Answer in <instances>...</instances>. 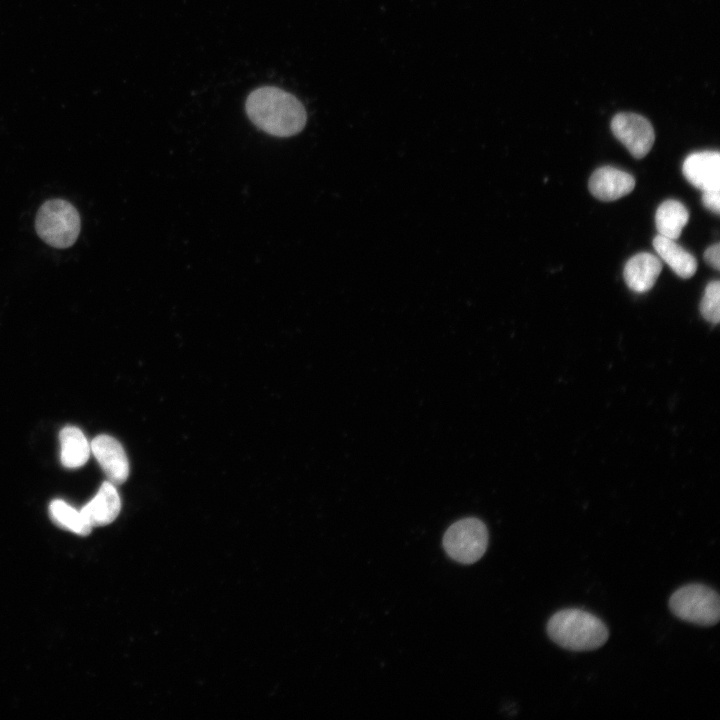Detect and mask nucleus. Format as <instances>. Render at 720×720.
Returning a JSON list of instances; mask_svg holds the SVG:
<instances>
[{"label":"nucleus","instance_id":"nucleus-12","mask_svg":"<svg viewBox=\"0 0 720 720\" xmlns=\"http://www.w3.org/2000/svg\"><path fill=\"white\" fill-rule=\"evenodd\" d=\"M60 460L64 467L76 469L89 459L91 448L84 433L75 426H65L59 433Z\"/></svg>","mask_w":720,"mask_h":720},{"label":"nucleus","instance_id":"nucleus-1","mask_svg":"<svg viewBox=\"0 0 720 720\" xmlns=\"http://www.w3.org/2000/svg\"><path fill=\"white\" fill-rule=\"evenodd\" d=\"M250 120L264 132L289 137L305 126L307 114L303 104L292 94L271 86L252 91L246 100Z\"/></svg>","mask_w":720,"mask_h":720},{"label":"nucleus","instance_id":"nucleus-11","mask_svg":"<svg viewBox=\"0 0 720 720\" xmlns=\"http://www.w3.org/2000/svg\"><path fill=\"white\" fill-rule=\"evenodd\" d=\"M661 270V261L655 255L641 252L626 262L623 277L631 290L644 293L654 286Z\"/></svg>","mask_w":720,"mask_h":720},{"label":"nucleus","instance_id":"nucleus-8","mask_svg":"<svg viewBox=\"0 0 720 720\" xmlns=\"http://www.w3.org/2000/svg\"><path fill=\"white\" fill-rule=\"evenodd\" d=\"M682 172L701 191H720V155L718 151H700L686 157Z\"/></svg>","mask_w":720,"mask_h":720},{"label":"nucleus","instance_id":"nucleus-2","mask_svg":"<svg viewBox=\"0 0 720 720\" xmlns=\"http://www.w3.org/2000/svg\"><path fill=\"white\" fill-rule=\"evenodd\" d=\"M549 638L571 651H591L603 646L609 637L608 628L596 615L578 608L562 609L547 622Z\"/></svg>","mask_w":720,"mask_h":720},{"label":"nucleus","instance_id":"nucleus-13","mask_svg":"<svg viewBox=\"0 0 720 720\" xmlns=\"http://www.w3.org/2000/svg\"><path fill=\"white\" fill-rule=\"evenodd\" d=\"M653 247L679 277L688 279L695 274L697 260L674 240L658 234L653 239Z\"/></svg>","mask_w":720,"mask_h":720},{"label":"nucleus","instance_id":"nucleus-15","mask_svg":"<svg viewBox=\"0 0 720 720\" xmlns=\"http://www.w3.org/2000/svg\"><path fill=\"white\" fill-rule=\"evenodd\" d=\"M49 515L58 527L77 535L86 536L92 530L82 512L62 499H55L50 502Z\"/></svg>","mask_w":720,"mask_h":720},{"label":"nucleus","instance_id":"nucleus-17","mask_svg":"<svg viewBox=\"0 0 720 720\" xmlns=\"http://www.w3.org/2000/svg\"><path fill=\"white\" fill-rule=\"evenodd\" d=\"M702 204L705 208L715 214L720 212V192L719 191H703Z\"/></svg>","mask_w":720,"mask_h":720},{"label":"nucleus","instance_id":"nucleus-9","mask_svg":"<svg viewBox=\"0 0 720 720\" xmlns=\"http://www.w3.org/2000/svg\"><path fill=\"white\" fill-rule=\"evenodd\" d=\"M588 187L595 198L602 201H614L634 189L635 179L631 174L618 168L603 166L592 173Z\"/></svg>","mask_w":720,"mask_h":720},{"label":"nucleus","instance_id":"nucleus-5","mask_svg":"<svg viewBox=\"0 0 720 720\" xmlns=\"http://www.w3.org/2000/svg\"><path fill=\"white\" fill-rule=\"evenodd\" d=\"M488 545L486 525L477 518H465L452 524L444 534L443 547L450 558L471 564L479 560Z\"/></svg>","mask_w":720,"mask_h":720},{"label":"nucleus","instance_id":"nucleus-14","mask_svg":"<svg viewBox=\"0 0 720 720\" xmlns=\"http://www.w3.org/2000/svg\"><path fill=\"white\" fill-rule=\"evenodd\" d=\"M689 220L686 207L679 201L669 199L659 205L655 223L659 235L676 240Z\"/></svg>","mask_w":720,"mask_h":720},{"label":"nucleus","instance_id":"nucleus-16","mask_svg":"<svg viewBox=\"0 0 720 720\" xmlns=\"http://www.w3.org/2000/svg\"><path fill=\"white\" fill-rule=\"evenodd\" d=\"M701 315L709 322L717 324L720 319V282L711 281L705 288L700 302Z\"/></svg>","mask_w":720,"mask_h":720},{"label":"nucleus","instance_id":"nucleus-18","mask_svg":"<svg viewBox=\"0 0 720 720\" xmlns=\"http://www.w3.org/2000/svg\"><path fill=\"white\" fill-rule=\"evenodd\" d=\"M720 245L719 243H715L711 246H709L706 251L704 252V260L708 265L713 267L716 270L720 269Z\"/></svg>","mask_w":720,"mask_h":720},{"label":"nucleus","instance_id":"nucleus-3","mask_svg":"<svg viewBox=\"0 0 720 720\" xmlns=\"http://www.w3.org/2000/svg\"><path fill=\"white\" fill-rule=\"evenodd\" d=\"M35 229L38 236L49 246L69 248L79 236L80 215L67 200L50 199L40 206L35 218Z\"/></svg>","mask_w":720,"mask_h":720},{"label":"nucleus","instance_id":"nucleus-7","mask_svg":"<svg viewBox=\"0 0 720 720\" xmlns=\"http://www.w3.org/2000/svg\"><path fill=\"white\" fill-rule=\"evenodd\" d=\"M90 448L109 482L116 486L127 480L129 461L118 440L110 435L101 434L91 441Z\"/></svg>","mask_w":720,"mask_h":720},{"label":"nucleus","instance_id":"nucleus-10","mask_svg":"<svg viewBox=\"0 0 720 720\" xmlns=\"http://www.w3.org/2000/svg\"><path fill=\"white\" fill-rule=\"evenodd\" d=\"M120 510V495L116 486L108 480L101 484L95 496L80 509L92 528L112 523Z\"/></svg>","mask_w":720,"mask_h":720},{"label":"nucleus","instance_id":"nucleus-6","mask_svg":"<svg viewBox=\"0 0 720 720\" xmlns=\"http://www.w3.org/2000/svg\"><path fill=\"white\" fill-rule=\"evenodd\" d=\"M610 127L614 136L634 158L645 157L654 144V129L651 123L639 114L618 113L612 118Z\"/></svg>","mask_w":720,"mask_h":720},{"label":"nucleus","instance_id":"nucleus-4","mask_svg":"<svg viewBox=\"0 0 720 720\" xmlns=\"http://www.w3.org/2000/svg\"><path fill=\"white\" fill-rule=\"evenodd\" d=\"M669 608L680 620L704 627L720 619L719 594L704 584L692 583L677 589L669 599Z\"/></svg>","mask_w":720,"mask_h":720}]
</instances>
